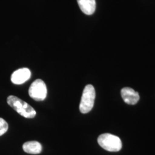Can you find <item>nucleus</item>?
<instances>
[{
	"instance_id": "obj_1",
	"label": "nucleus",
	"mask_w": 155,
	"mask_h": 155,
	"mask_svg": "<svg viewBox=\"0 0 155 155\" xmlns=\"http://www.w3.org/2000/svg\"><path fill=\"white\" fill-rule=\"evenodd\" d=\"M7 103L20 115L26 118H33L36 112L28 103L14 95H9L7 98Z\"/></svg>"
},
{
	"instance_id": "obj_6",
	"label": "nucleus",
	"mask_w": 155,
	"mask_h": 155,
	"mask_svg": "<svg viewBox=\"0 0 155 155\" xmlns=\"http://www.w3.org/2000/svg\"><path fill=\"white\" fill-rule=\"evenodd\" d=\"M121 94L124 102L129 105H135L140 100L138 92L130 87L123 88L121 90Z\"/></svg>"
},
{
	"instance_id": "obj_4",
	"label": "nucleus",
	"mask_w": 155,
	"mask_h": 155,
	"mask_svg": "<svg viewBox=\"0 0 155 155\" xmlns=\"http://www.w3.org/2000/svg\"><path fill=\"white\" fill-rule=\"evenodd\" d=\"M28 93L30 97L35 101L45 100L47 95V89L45 82L40 79L35 80L30 86Z\"/></svg>"
},
{
	"instance_id": "obj_5",
	"label": "nucleus",
	"mask_w": 155,
	"mask_h": 155,
	"mask_svg": "<svg viewBox=\"0 0 155 155\" xmlns=\"http://www.w3.org/2000/svg\"><path fill=\"white\" fill-rule=\"evenodd\" d=\"M31 76V72L28 68H20L12 74V82L15 84H22L28 81Z\"/></svg>"
},
{
	"instance_id": "obj_7",
	"label": "nucleus",
	"mask_w": 155,
	"mask_h": 155,
	"mask_svg": "<svg viewBox=\"0 0 155 155\" xmlns=\"http://www.w3.org/2000/svg\"><path fill=\"white\" fill-rule=\"evenodd\" d=\"M78 5L83 13L87 15H91L96 9L95 0H77Z\"/></svg>"
},
{
	"instance_id": "obj_3",
	"label": "nucleus",
	"mask_w": 155,
	"mask_h": 155,
	"mask_svg": "<svg viewBox=\"0 0 155 155\" xmlns=\"http://www.w3.org/2000/svg\"><path fill=\"white\" fill-rule=\"evenodd\" d=\"M95 98V91L93 85L87 84L83 90L79 105V110L86 114L92 110Z\"/></svg>"
},
{
	"instance_id": "obj_9",
	"label": "nucleus",
	"mask_w": 155,
	"mask_h": 155,
	"mask_svg": "<svg viewBox=\"0 0 155 155\" xmlns=\"http://www.w3.org/2000/svg\"><path fill=\"white\" fill-rule=\"evenodd\" d=\"M8 124L5 120L2 118H0V136L8 131Z\"/></svg>"
},
{
	"instance_id": "obj_2",
	"label": "nucleus",
	"mask_w": 155,
	"mask_h": 155,
	"mask_svg": "<svg viewBox=\"0 0 155 155\" xmlns=\"http://www.w3.org/2000/svg\"><path fill=\"white\" fill-rule=\"evenodd\" d=\"M98 143L103 149L109 152H118L122 148L121 140L110 133L101 134L98 138Z\"/></svg>"
},
{
	"instance_id": "obj_8",
	"label": "nucleus",
	"mask_w": 155,
	"mask_h": 155,
	"mask_svg": "<svg viewBox=\"0 0 155 155\" xmlns=\"http://www.w3.org/2000/svg\"><path fill=\"white\" fill-rule=\"evenodd\" d=\"M23 150L29 154L37 155L42 151V146L37 141H29L25 142L22 145Z\"/></svg>"
}]
</instances>
